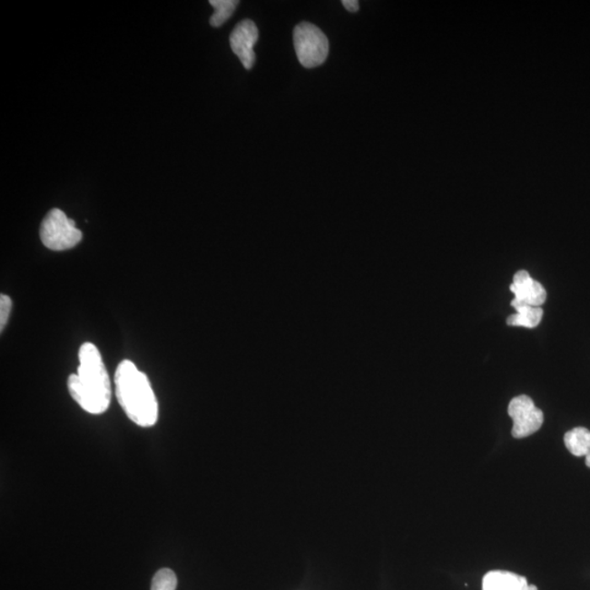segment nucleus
I'll list each match as a JSON object with an SVG mask.
<instances>
[{
	"label": "nucleus",
	"mask_w": 590,
	"mask_h": 590,
	"mask_svg": "<svg viewBox=\"0 0 590 590\" xmlns=\"http://www.w3.org/2000/svg\"><path fill=\"white\" fill-rule=\"evenodd\" d=\"M77 374L68 379V389L84 411L101 415L110 407L111 380L101 353L93 343L85 342L79 350Z\"/></svg>",
	"instance_id": "1"
},
{
	"label": "nucleus",
	"mask_w": 590,
	"mask_h": 590,
	"mask_svg": "<svg viewBox=\"0 0 590 590\" xmlns=\"http://www.w3.org/2000/svg\"><path fill=\"white\" fill-rule=\"evenodd\" d=\"M114 380L117 400L126 416L139 427H153L158 421L159 405L147 375L132 361L124 360L118 364Z\"/></svg>",
	"instance_id": "2"
},
{
	"label": "nucleus",
	"mask_w": 590,
	"mask_h": 590,
	"mask_svg": "<svg viewBox=\"0 0 590 590\" xmlns=\"http://www.w3.org/2000/svg\"><path fill=\"white\" fill-rule=\"evenodd\" d=\"M40 236L45 248L52 251L71 250L83 240V232L76 228V222L57 208L52 209L43 220Z\"/></svg>",
	"instance_id": "3"
},
{
	"label": "nucleus",
	"mask_w": 590,
	"mask_h": 590,
	"mask_svg": "<svg viewBox=\"0 0 590 590\" xmlns=\"http://www.w3.org/2000/svg\"><path fill=\"white\" fill-rule=\"evenodd\" d=\"M293 44L300 64L305 68L323 65L329 53V42L323 31L310 23H301L293 31Z\"/></svg>",
	"instance_id": "4"
},
{
	"label": "nucleus",
	"mask_w": 590,
	"mask_h": 590,
	"mask_svg": "<svg viewBox=\"0 0 590 590\" xmlns=\"http://www.w3.org/2000/svg\"><path fill=\"white\" fill-rule=\"evenodd\" d=\"M508 415L513 420L512 436L515 438L533 436L544 425V412L526 395L515 397L509 402Z\"/></svg>",
	"instance_id": "5"
},
{
	"label": "nucleus",
	"mask_w": 590,
	"mask_h": 590,
	"mask_svg": "<svg viewBox=\"0 0 590 590\" xmlns=\"http://www.w3.org/2000/svg\"><path fill=\"white\" fill-rule=\"evenodd\" d=\"M259 29L251 20L240 23L230 35L231 48L248 71L253 68L256 61L254 46L259 41Z\"/></svg>",
	"instance_id": "6"
},
{
	"label": "nucleus",
	"mask_w": 590,
	"mask_h": 590,
	"mask_svg": "<svg viewBox=\"0 0 590 590\" xmlns=\"http://www.w3.org/2000/svg\"><path fill=\"white\" fill-rule=\"evenodd\" d=\"M509 290L514 294L511 305L526 304L541 308L546 300V291L543 284L531 278L528 271L519 270L515 273Z\"/></svg>",
	"instance_id": "7"
},
{
	"label": "nucleus",
	"mask_w": 590,
	"mask_h": 590,
	"mask_svg": "<svg viewBox=\"0 0 590 590\" xmlns=\"http://www.w3.org/2000/svg\"><path fill=\"white\" fill-rule=\"evenodd\" d=\"M527 579L506 571H491L482 581V590H526Z\"/></svg>",
	"instance_id": "8"
},
{
	"label": "nucleus",
	"mask_w": 590,
	"mask_h": 590,
	"mask_svg": "<svg viewBox=\"0 0 590 590\" xmlns=\"http://www.w3.org/2000/svg\"><path fill=\"white\" fill-rule=\"evenodd\" d=\"M512 307L516 313L508 316L507 325L515 327H525V329H535L543 320L544 310L541 308L530 307L526 304H515Z\"/></svg>",
	"instance_id": "9"
},
{
	"label": "nucleus",
	"mask_w": 590,
	"mask_h": 590,
	"mask_svg": "<svg viewBox=\"0 0 590 590\" xmlns=\"http://www.w3.org/2000/svg\"><path fill=\"white\" fill-rule=\"evenodd\" d=\"M565 444L570 453L576 457H586L590 453V431L586 428H574L565 433Z\"/></svg>",
	"instance_id": "10"
},
{
	"label": "nucleus",
	"mask_w": 590,
	"mask_h": 590,
	"mask_svg": "<svg viewBox=\"0 0 590 590\" xmlns=\"http://www.w3.org/2000/svg\"><path fill=\"white\" fill-rule=\"evenodd\" d=\"M209 4L214 8V13L211 18V25L214 28L223 25L232 17L235 8L240 4L238 0H211Z\"/></svg>",
	"instance_id": "11"
},
{
	"label": "nucleus",
	"mask_w": 590,
	"mask_h": 590,
	"mask_svg": "<svg viewBox=\"0 0 590 590\" xmlns=\"http://www.w3.org/2000/svg\"><path fill=\"white\" fill-rule=\"evenodd\" d=\"M177 577L170 568H161L152 578V590H176Z\"/></svg>",
	"instance_id": "12"
},
{
	"label": "nucleus",
	"mask_w": 590,
	"mask_h": 590,
	"mask_svg": "<svg viewBox=\"0 0 590 590\" xmlns=\"http://www.w3.org/2000/svg\"><path fill=\"white\" fill-rule=\"evenodd\" d=\"M13 301L6 294L0 295V331H4L12 312Z\"/></svg>",
	"instance_id": "13"
},
{
	"label": "nucleus",
	"mask_w": 590,
	"mask_h": 590,
	"mask_svg": "<svg viewBox=\"0 0 590 590\" xmlns=\"http://www.w3.org/2000/svg\"><path fill=\"white\" fill-rule=\"evenodd\" d=\"M343 7H345L348 12L358 13L359 10V2L358 0H343Z\"/></svg>",
	"instance_id": "14"
},
{
	"label": "nucleus",
	"mask_w": 590,
	"mask_h": 590,
	"mask_svg": "<svg viewBox=\"0 0 590 590\" xmlns=\"http://www.w3.org/2000/svg\"><path fill=\"white\" fill-rule=\"evenodd\" d=\"M526 590H538L537 586H535V585H529Z\"/></svg>",
	"instance_id": "15"
},
{
	"label": "nucleus",
	"mask_w": 590,
	"mask_h": 590,
	"mask_svg": "<svg viewBox=\"0 0 590 590\" xmlns=\"http://www.w3.org/2000/svg\"><path fill=\"white\" fill-rule=\"evenodd\" d=\"M586 466L590 468V453L586 456Z\"/></svg>",
	"instance_id": "16"
}]
</instances>
